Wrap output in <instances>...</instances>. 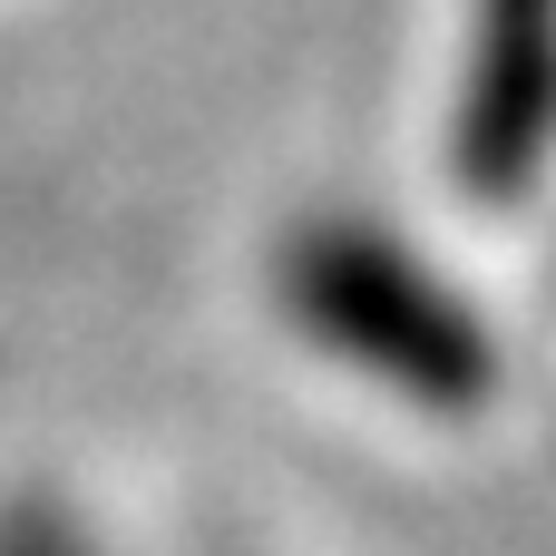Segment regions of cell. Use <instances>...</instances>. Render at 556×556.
<instances>
[{"mask_svg": "<svg viewBox=\"0 0 556 556\" xmlns=\"http://www.w3.org/2000/svg\"><path fill=\"white\" fill-rule=\"evenodd\" d=\"M274 293H283V313L323 342V352H342V362H362L381 391H401V401H420V410H479L489 391H498V352H489V332H479V313L410 254V244H391L381 225H362V215H313V225H293L283 235V254H274Z\"/></svg>", "mask_w": 556, "mask_h": 556, "instance_id": "cell-1", "label": "cell"}, {"mask_svg": "<svg viewBox=\"0 0 556 556\" xmlns=\"http://www.w3.org/2000/svg\"><path fill=\"white\" fill-rule=\"evenodd\" d=\"M0 556H88L49 508H0Z\"/></svg>", "mask_w": 556, "mask_h": 556, "instance_id": "cell-3", "label": "cell"}, {"mask_svg": "<svg viewBox=\"0 0 556 556\" xmlns=\"http://www.w3.org/2000/svg\"><path fill=\"white\" fill-rule=\"evenodd\" d=\"M556 147V0H479L469 78L450 117V176L479 205H518Z\"/></svg>", "mask_w": 556, "mask_h": 556, "instance_id": "cell-2", "label": "cell"}]
</instances>
